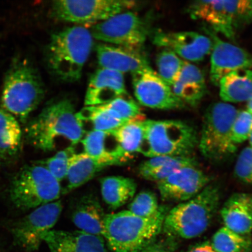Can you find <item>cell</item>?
I'll return each instance as SVG.
<instances>
[{"label":"cell","mask_w":252,"mask_h":252,"mask_svg":"<svg viewBox=\"0 0 252 252\" xmlns=\"http://www.w3.org/2000/svg\"><path fill=\"white\" fill-rule=\"evenodd\" d=\"M234 31L252 22V0L223 1Z\"/></svg>","instance_id":"obj_32"},{"label":"cell","mask_w":252,"mask_h":252,"mask_svg":"<svg viewBox=\"0 0 252 252\" xmlns=\"http://www.w3.org/2000/svg\"><path fill=\"white\" fill-rule=\"evenodd\" d=\"M75 147H68L58 151L54 156L34 162L45 168L59 182L67 176L68 160L74 155Z\"/></svg>","instance_id":"obj_31"},{"label":"cell","mask_w":252,"mask_h":252,"mask_svg":"<svg viewBox=\"0 0 252 252\" xmlns=\"http://www.w3.org/2000/svg\"><path fill=\"white\" fill-rule=\"evenodd\" d=\"M100 184L103 200L112 210L118 209L131 200L137 189L133 179L121 176H107L100 179Z\"/></svg>","instance_id":"obj_25"},{"label":"cell","mask_w":252,"mask_h":252,"mask_svg":"<svg viewBox=\"0 0 252 252\" xmlns=\"http://www.w3.org/2000/svg\"><path fill=\"white\" fill-rule=\"evenodd\" d=\"M219 86L223 102H248L252 97V70L232 72L220 81Z\"/></svg>","instance_id":"obj_24"},{"label":"cell","mask_w":252,"mask_h":252,"mask_svg":"<svg viewBox=\"0 0 252 252\" xmlns=\"http://www.w3.org/2000/svg\"><path fill=\"white\" fill-rule=\"evenodd\" d=\"M210 244L217 252H252L250 238L236 234L225 226L215 233Z\"/></svg>","instance_id":"obj_29"},{"label":"cell","mask_w":252,"mask_h":252,"mask_svg":"<svg viewBox=\"0 0 252 252\" xmlns=\"http://www.w3.org/2000/svg\"><path fill=\"white\" fill-rule=\"evenodd\" d=\"M249 141H250V143L251 145V147L252 148V133L250 135V138H249Z\"/></svg>","instance_id":"obj_43"},{"label":"cell","mask_w":252,"mask_h":252,"mask_svg":"<svg viewBox=\"0 0 252 252\" xmlns=\"http://www.w3.org/2000/svg\"><path fill=\"white\" fill-rule=\"evenodd\" d=\"M61 193L60 182L36 163L23 167L12 179L9 189L12 203L23 211L35 209L57 201Z\"/></svg>","instance_id":"obj_8"},{"label":"cell","mask_w":252,"mask_h":252,"mask_svg":"<svg viewBox=\"0 0 252 252\" xmlns=\"http://www.w3.org/2000/svg\"><path fill=\"white\" fill-rule=\"evenodd\" d=\"M93 39L90 30L82 26L68 27L53 33L45 56L52 75L65 83L80 80L93 48Z\"/></svg>","instance_id":"obj_3"},{"label":"cell","mask_w":252,"mask_h":252,"mask_svg":"<svg viewBox=\"0 0 252 252\" xmlns=\"http://www.w3.org/2000/svg\"><path fill=\"white\" fill-rule=\"evenodd\" d=\"M159 207L155 193L151 191H143L128 204V211L135 216L147 218L156 215Z\"/></svg>","instance_id":"obj_33"},{"label":"cell","mask_w":252,"mask_h":252,"mask_svg":"<svg viewBox=\"0 0 252 252\" xmlns=\"http://www.w3.org/2000/svg\"><path fill=\"white\" fill-rule=\"evenodd\" d=\"M173 93L182 100L191 106H196L206 94V88L193 84L176 81L171 87Z\"/></svg>","instance_id":"obj_36"},{"label":"cell","mask_w":252,"mask_h":252,"mask_svg":"<svg viewBox=\"0 0 252 252\" xmlns=\"http://www.w3.org/2000/svg\"><path fill=\"white\" fill-rule=\"evenodd\" d=\"M198 143L196 130L187 123L146 120L140 153L149 158L190 156Z\"/></svg>","instance_id":"obj_6"},{"label":"cell","mask_w":252,"mask_h":252,"mask_svg":"<svg viewBox=\"0 0 252 252\" xmlns=\"http://www.w3.org/2000/svg\"><path fill=\"white\" fill-rule=\"evenodd\" d=\"M238 110L231 104L214 103L206 110L198 146L202 155L213 162L229 158L237 150L232 128Z\"/></svg>","instance_id":"obj_7"},{"label":"cell","mask_w":252,"mask_h":252,"mask_svg":"<svg viewBox=\"0 0 252 252\" xmlns=\"http://www.w3.org/2000/svg\"><path fill=\"white\" fill-rule=\"evenodd\" d=\"M178 245V239L165 236V238L157 240L140 252H175Z\"/></svg>","instance_id":"obj_40"},{"label":"cell","mask_w":252,"mask_h":252,"mask_svg":"<svg viewBox=\"0 0 252 252\" xmlns=\"http://www.w3.org/2000/svg\"><path fill=\"white\" fill-rule=\"evenodd\" d=\"M84 153L109 166L122 165L129 159L120 148L113 131H89L81 141Z\"/></svg>","instance_id":"obj_19"},{"label":"cell","mask_w":252,"mask_h":252,"mask_svg":"<svg viewBox=\"0 0 252 252\" xmlns=\"http://www.w3.org/2000/svg\"><path fill=\"white\" fill-rule=\"evenodd\" d=\"M220 198L219 186L208 185L197 196L169 210L162 232L176 239H190L202 235L219 210Z\"/></svg>","instance_id":"obj_4"},{"label":"cell","mask_w":252,"mask_h":252,"mask_svg":"<svg viewBox=\"0 0 252 252\" xmlns=\"http://www.w3.org/2000/svg\"><path fill=\"white\" fill-rule=\"evenodd\" d=\"M77 116L84 128L85 126L89 124L90 131H111L127 123L106 105L86 106L77 113Z\"/></svg>","instance_id":"obj_26"},{"label":"cell","mask_w":252,"mask_h":252,"mask_svg":"<svg viewBox=\"0 0 252 252\" xmlns=\"http://www.w3.org/2000/svg\"><path fill=\"white\" fill-rule=\"evenodd\" d=\"M189 12L192 18L209 24L210 29L217 33L222 34L230 40H235V31L222 0L195 1L189 7Z\"/></svg>","instance_id":"obj_21"},{"label":"cell","mask_w":252,"mask_h":252,"mask_svg":"<svg viewBox=\"0 0 252 252\" xmlns=\"http://www.w3.org/2000/svg\"><path fill=\"white\" fill-rule=\"evenodd\" d=\"M220 214L226 228L248 236L252 232V193L232 194L223 204Z\"/></svg>","instance_id":"obj_20"},{"label":"cell","mask_w":252,"mask_h":252,"mask_svg":"<svg viewBox=\"0 0 252 252\" xmlns=\"http://www.w3.org/2000/svg\"><path fill=\"white\" fill-rule=\"evenodd\" d=\"M144 120H135L126 123L113 133L125 156L129 160L135 153H140L144 138Z\"/></svg>","instance_id":"obj_28"},{"label":"cell","mask_w":252,"mask_h":252,"mask_svg":"<svg viewBox=\"0 0 252 252\" xmlns=\"http://www.w3.org/2000/svg\"><path fill=\"white\" fill-rule=\"evenodd\" d=\"M205 32L212 42L210 78L214 85L219 86L220 81L232 72L252 70V55L250 53L220 38L210 28H205Z\"/></svg>","instance_id":"obj_13"},{"label":"cell","mask_w":252,"mask_h":252,"mask_svg":"<svg viewBox=\"0 0 252 252\" xmlns=\"http://www.w3.org/2000/svg\"><path fill=\"white\" fill-rule=\"evenodd\" d=\"M175 53L163 49L157 56L156 64L158 75L165 83L172 87L177 80L184 63Z\"/></svg>","instance_id":"obj_30"},{"label":"cell","mask_w":252,"mask_h":252,"mask_svg":"<svg viewBox=\"0 0 252 252\" xmlns=\"http://www.w3.org/2000/svg\"><path fill=\"white\" fill-rule=\"evenodd\" d=\"M94 38L110 45L140 49L149 30L139 16L131 11L123 12L94 25Z\"/></svg>","instance_id":"obj_10"},{"label":"cell","mask_w":252,"mask_h":252,"mask_svg":"<svg viewBox=\"0 0 252 252\" xmlns=\"http://www.w3.org/2000/svg\"><path fill=\"white\" fill-rule=\"evenodd\" d=\"M210 178L196 166H186L157 182L163 200L181 203L197 196L210 184Z\"/></svg>","instance_id":"obj_15"},{"label":"cell","mask_w":252,"mask_h":252,"mask_svg":"<svg viewBox=\"0 0 252 252\" xmlns=\"http://www.w3.org/2000/svg\"><path fill=\"white\" fill-rule=\"evenodd\" d=\"M23 133L17 118L0 109V156L1 159L14 157L20 151Z\"/></svg>","instance_id":"obj_27"},{"label":"cell","mask_w":252,"mask_h":252,"mask_svg":"<svg viewBox=\"0 0 252 252\" xmlns=\"http://www.w3.org/2000/svg\"><path fill=\"white\" fill-rule=\"evenodd\" d=\"M135 97L149 108L173 110L184 108L185 103L173 93L172 88L150 67L132 74Z\"/></svg>","instance_id":"obj_12"},{"label":"cell","mask_w":252,"mask_h":252,"mask_svg":"<svg viewBox=\"0 0 252 252\" xmlns=\"http://www.w3.org/2000/svg\"><path fill=\"white\" fill-rule=\"evenodd\" d=\"M184 252H217L212 248L210 243L208 242H203L189 248L188 250Z\"/></svg>","instance_id":"obj_41"},{"label":"cell","mask_w":252,"mask_h":252,"mask_svg":"<svg viewBox=\"0 0 252 252\" xmlns=\"http://www.w3.org/2000/svg\"><path fill=\"white\" fill-rule=\"evenodd\" d=\"M135 4L125 0H59L53 3L52 14L56 19L69 23H100L134 7Z\"/></svg>","instance_id":"obj_9"},{"label":"cell","mask_w":252,"mask_h":252,"mask_svg":"<svg viewBox=\"0 0 252 252\" xmlns=\"http://www.w3.org/2000/svg\"><path fill=\"white\" fill-rule=\"evenodd\" d=\"M247 102V110L252 114V97H251V99Z\"/></svg>","instance_id":"obj_42"},{"label":"cell","mask_w":252,"mask_h":252,"mask_svg":"<svg viewBox=\"0 0 252 252\" xmlns=\"http://www.w3.org/2000/svg\"><path fill=\"white\" fill-rule=\"evenodd\" d=\"M62 210V201L57 200L36 208L19 220L11 228L15 243L28 252L37 250L43 235L56 225Z\"/></svg>","instance_id":"obj_11"},{"label":"cell","mask_w":252,"mask_h":252,"mask_svg":"<svg viewBox=\"0 0 252 252\" xmlns=\"http://www.w3.org/2000/svg\"><path fill=\"white\" fill-rule=\"evenodd\" d=\"M154 45L175 53L183 61L190 63L203 61L212 51L209 36L193 31L166 32L157 31L153 36Z\"/></svg>","instance_id":"obj_14"},{"label":"cell","mask_w":252,"mask_h":252,"mask_svg":"<svg viewBox=\"0 0 252 252\" xmlns=\"http://www.w3.org/2000/svg\"><path fill=\"white\" fill-rule=\"evenodd\" d=\"M252 133V113L247 110L239 111L232 126V141L237 146L248 140Z\"/></svg>","instance_id":"obj_37"},{"label":"cell","mask_w":252,"mask_h":252,"mask_svg":"<svg viewBox=\"0 0 252 252\" xmlns=\"http://www.w3.org/2000/svg\"><path fill=\"white\" fill-rule=\"evenodd\" d=\"M106 214L97 198L93 194L85 195L75 204L72 221L80 231L103 237Z\"/></svg>","instance_id":"obj_22"},{"label":"cell","mask_w":252,"mask_h":252,"mask_svg":"<svg viewBox=\"0 0 252 252\" xmlns=\"http://www.w3.org/2000/svg\"><path fill=\"white\" fill-rule=\"evenodd\" d=\"M128 95L124 75L121 72L100 68L91 77L85 105H106L118 97Z\"/></svg>","instance_id":"obj_18"},{"label":"cell","mask_w":252,"mask_h":252,"mask_svg":"<svg viewBox=\"0 0 252 252\" xmlns=\"http://www.w3.org/2000/svg\"><path fill=\"white\" fill-rule=\"evenodd\" d=\"M169 210L160 206L156 215L147 218L129 211L106 214L103 238L112 252H140L157 240Z\"/></svg>","instance_id":"obj_2"},{"label":"cell","mask_w":252,"mask_h":252,"mask_svg":"<svg viewBox=\"0 0 252 252\" xmlns=\"http://www.w3.org/2000/svg\"><path fill=\"white\" fill-rule=\"evenodd\" d=\"M197 165L196 160L191 156L173 157L159 168L147 173L143 178L158 182L168 177L178 169L186 166H196Z\"/></svg>","instance_id":"obj_34"},{"label":"cell","mask_w":252,"mask_h":252,"mask_svg":"<svg viewBox=\"0 0 252 252\" xmlns=\"http://www.w3.org/2000/svg\"><path fill=\"white\" fill-rule=\"evenodd\" d=\"M177 80L206 88L202 71L197 66L190 62L184 61L180 74Z\"/></svg>","instance_id":"obj_39"},{"label":"cell","mask_w":252,"mask_h":252,"mask_svg":"<svg viewBox=\"0 0 252 252\" xmlns=\"http://www.w3.org/2000/svg\"><path fill=\"white\" fill-rule=\"evenodd\" d=\"M50 252H112L101 236L81 231L50 230L43 236Z\"/></svg>","instance_id":"obj_17"},{"label":"cell","mask_w":252,"mask_h":252,"mask_svg":"<svg viewBox=\"0 0 252 252\" xmlns=\"http://www.w3.org/2000/svg\"><path fill=\"white\" fill-rule=\"evenodd\" d=\"M106 105L126 122L145 119L139 105L128 95L118 97Z\"/></svg>","instance_id":"obj_35"},{"label":"cell","mask_w":252,"mask_h":252,"mask_svg":"<svg viewBox=\"0 0 252 252\" xmlns=\"http://www.w3.org/2000/svg\"><path fill=\"white\" fill-rule=\"evenodd\" d=\"M95 51L100 68L134 74L150 67L147 57L140 49L100 43L96 46Z\"/></svg>","instance_id":"obj_16"},{"label":"cell","mask_w":252,"mask_h":252,"mask_svg":"<svg viewBox=\"0 0 252 252\" xmlns=\"http://www.w3.org/2000/svg\"><path fill=\"white\" fill-rule=\"evenodd\" d=\"M109 165L83 153L75 154L68 160L65 194L81 187Z\"/></svg>","instance_id":"obj_23"},{"label":"cell","mask_w":252,"mask_h":252,"mask_svg":"<svg viewBox=\"0 0 252 252\" xmlns=\"http://www.w3.org/2000/svg\"><path fill=\"white\" fill-rule=\"evenodd\" d=\"M85 134L74 105L67 99L49 103L26 128L29 143L44 152L55 150L60 143L75 147Z\"/></svg>","instance_id":"obj_1"},{"label":"cell","mask_w":252,"mask_h":252,"mask_svg":"<svg viewBox=\"0 0 252 252\" xmlns=\"http://www.w3.org/2000/svg\"><path fill=\"white\" fill-rule=\"evenodd\" d=\"M45 96V88L36 68L26 59H17L6 74L1 102L4 109L26 123Z\"/></svg>","instance_id":"obj_5"},{"label":"cell","mask_w":252,"mask_h":252,"mask_svg":"<svg viewBox=\"0 0 252 252\" xmlns=\"http://www.w3.org/2000/svg\"><path fill=\"white\" fill-rule=\"evenodd\" d=\"M1 156H0V162H1Z\"/></svg>","instance_id":"obj_44"},{"label":"cell","mask_w":252,"mask_h":252,"mask_svg":"<svg viewBox=\"0 0 252 252\" xmlns=\"http://www.w3.org/2000/svg\"><path fill=\"white\" fill-rule=\"evenodd\" d=\"M234 173L239 181L252 185V148L251 147L245 148L239 154Z\"/></svg>","instance_id":"obj_38"}]
</instances>
